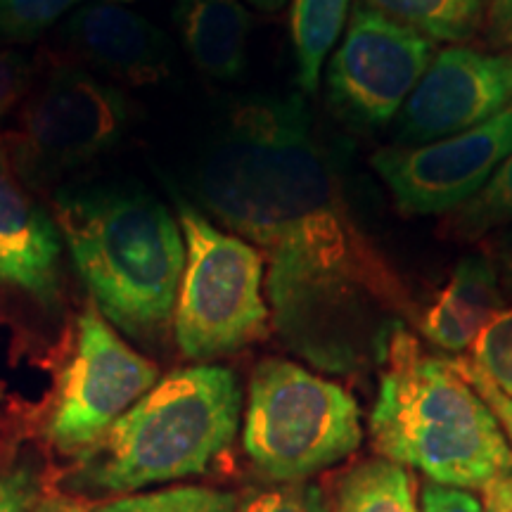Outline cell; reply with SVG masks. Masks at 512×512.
I'll return each instance as SVG.
<instances>
[{
	"mask_svg": "<svg viewBox=\"0 0 512 512\" xmlns=\"http://www.w3.org/2000/svg\"><path fill=\"white\" fill-rule=\"evenodd\" d=\"M41 494V482L31 467L0 472V512H31Z\"/></svg>",
	"mask_w": 512,
	"mask_h": 512,
	"instance_id": "25",
	"label": "cell"
},
{
	"mask_svg": "<svg viewBox=\"0 0 512 512\" xmlns=\"http://www.w3.org/2000/svg\"><path fill=\"white\" fill-rule=\"evenodd\" d=\"M53 216L102 316L145 347L162 344L174 328L185 266L178 219L131 183L60 188Z\"/></svg>",
	"mask_w": 512,
	"mask_h": 512,
	"instance_id": "3",
	"label": "cell"
},
{
	"mask_svg": "<svg viewBox=\"0 0 512 512\" xmlns=\"http://www.w3.org/2000/svg\"><path fill=\"white\" fill-rule=\"evenodd\" d=\"M245 451L271 484L306 482L361 446V411L347 389L283 358L249 380Z\"/></svg>",
	"mask_w": 512,
	"mask_h": 512,
	"instance_id": "5",
	"label": "cell"
},
{
	"mask_svg": "<svg viewBox=\"0 0 512 512\" xmlns=\"http://www.w3.org/2000/svg\"><path fill=\"white\" fill-rule=\"evenodd\" d=\"M512 223V155L470 200L448 211L439 235L453 242H479Z\"/></svg>",
	"mask_w": 512,
	"mask_h": 512,
	"instance_id": "19",
	"label": "cell"
},
{
	"mask_svg": "<svg viewBox=\"0 0 512 512\" xmlns=\"http://www.w3.org/2000/svg\"><path fill=\"white\" fill-rule=\"evenodd\" d=\"M505 309L501 278L486 254L463 256L446 285L422 311L418 325L430 342L460 354L475 344L486 325Z\"/></svg>",
	"mask_w": 512,
	"mask_h": 512,
	"instance_id": "14",
	"label": "cell"
},
{
	"mask_svg": "<svg viewBox=\"0 0 512 512\" xmlns=\"http://www.w3.org/2000/svg\"><path fill=\"white\" fill-rule=\"evenodd\" d=\"M422 512H484V505L470 491L427 482L422 486Z\"/></svg>",
	"mask_w": 512,
	"mask_h": 512,
	"instance_id": "27",
	"label": "cell"
},
{
	"mask_svg": "<svg viewBox=\"0 0 512 512\" xmlns=\"http://www.w3.org/2000/svg\"><path fill=\"white\" fill-rule=\"evenodd\" d=\"M512 155V102L494 119L427 145L384 147L370 164L411 216L448 214L470 200Z\"/></svg>",
	"mask_w": 512,
	"mask_h": 512,
	"instance_id": "10",
	"label": "cell"
},
{
	"mask_svg": "<svg viewBox=\"0 0 512 512\" xmlns=\"http://www.w3.org/2000/svg\"><path fill=\"white\" fill-rule=\"evenodd\" d=\"M240 411L233 370L214 363L176 370L79 453L69 484L83 494L128 496L202 475L233 444Z\"/></svg>",
	"mask_w": 512,
	"mask_h": 512,
	"instance_id": "4",
	"label": "cell"
},
{
	"mask_svg": "<svg viewBox=\"0 0 512 512\" xmlns=\"http://www.w3.org/2000/svg\"><path fill=\"white\" fill-rule=\"evenodd\" d=\"M484 512H494V510H491V508H486V510H484Z\"/></svg>",
	"mask_w": 512,
	"mask_h": 512,
	"instance_id": "32",
	"label": "cell"
},
{
	"mask_svg": "<svg viewBox=\"0 0 512 512\" xmlns=\"http://www.w3.org/2000/svg\"><path fill=\"white\" fill-rule=\"evenodd\" d=\"M31 83H34V67L29 57L17 50H0V119L19 100L27 98Z\"/></svg>",
	"mask_w": 512,
	"mask_h": 512,
	"instance_id": "24",
	"label": "cell"
},
{
	"mask_svg": "<svg viewBox=\"0 0 512 512\" xmlns=\"http://www.w3.org/2000/svg\"><path fill=\"white\" fill-rule=\"evenodd\" d=\"M238 512H330V505L320 486L292 482L254 491Z\"/></svg>",
	"mask_w": 512,
	"mask_h": 512,
	"instance_id": "23",
	"label": "cell"
},
{
	"mask_svg": "<svg viewBox=\"0 0 512 512\" xmlns=\"http://www.w3.org/2000/svg\"><path fill=\"white\" fill-rule=\"evenodd\" d=\"M370 434L382 458L437 484L484 491L486 508L512 512V448L501 422L451 358L422 354L403 328L382 356Z\"/></svg>",
	"mask_w": 512,
	"mask_h": 512,
	"instance_id": "2",
	"label": "cell"
},
{
	"mask_svg": "<svg viewBox=\"0 0 512 512\" xmlns=\"http://www.w3.org/2000/svg\"><path fill=\"white\" fill-rule=\"evenodd\" d=\"M240 3H247L252 5V8L261 10V12H268V15H275V12H280L285 8L287 0H240Z\"/></svg>",
	"mask_w": 512,
	"mask_h": 512,
	"instance_id": "31",
	"label": "cell"
},
{
	"mask_svg": "<svg viewBox=\"0 0 512 512\" xmlns=\"http://www.w3.org/2000/svg\"><path fill=\"white\" fill-rule=\"evenodd\" d=\"M330 512H418L411 475L394 460H366L339 482Z\"/></svg>",
	"mask_w": 512,
	"mask_h": 512,
	"instance_id": "17",
	"label": "cell"
},
{
	"mask_svg": "<svg viewBox=\"0 0 512 512\" xmlns=\"http://www.w3.org/2000/svg\"><path fill=\"white\" fill-rule=\"evenodd\" d=\"M451 361H453V366H456L458 373L465 377L467 384H470V387L475 389V392L486 401V406L491 408V413L496 415V420L501 422V427L508 432V437L512 439V399L510 396H505L501 389H498L496 384L475 366V361H472V358H451Z\"/></svg>",
	"mask_w": 512,
	"mask_h": 512,
	"instance_id": "26",
	"label": "cell"
},
{
	"mask_svg": "<svg viewBox=\"0 0 512 512\" xmlns=\"http://www.w3.org/2000/svg\"><path fill=\"white\" fill-rule=\"evenodd\" d=\"M79 3L83 0H3L0 3V38L29 41ZM119 3H131V0H119Z\"/></svg>",
	"mask_w": 512,
	"mask_h": 512,
	"instance_id": "22",
	"label": "cell"
},
{
	"mask_svg": "<svg viewBox=\"0 0 512 512\" xmlns=\"http://www.w3.org/2000/svg\"><path fill=\"white\" fill-rule=\"evenodd\" d=\"M128 100L74 62L55 60L5 133L12 166L31 190L46 188L112 152L128 128Z\"/></svg>",
	"mask_w": 512,
	"mask_h": 512,
	"instance_id": "7",
	"label": "cell"
},
{
	"mask_svg": "<svg viewBox=\"0 0 512 512\" xmlns=\"http://www.w3.org/2000/svg\"><path fill=\"white\" fill-rule=\"evenodd\" d=\"M62 249L53 211L19 178L0 138V292L48 313L60 309Z\"/></svg>",
	"mask_w": 512,
	"mask_h": 512,
	"instance_id": "12",
	"label": "cell"
},
{
	"mask_svg": "<svg viewBox=\"0 0 512 512\" xmlns=\"http://www.w3.org/2000/svg\"><path fill=\"white\" fill-rule=\"evenodd\" d=\"M351 0H292V43L297 57V83L302 93L318 91L325 57L342 36Z\"/></svg>",
	"mask_w": 512,
	"mask_h": 512,
	"instance_id": "16",
	"label": "cell"
},
{
	"mask_svg": "<svg viewBox=\"0 0 512 512\" xmlns=\"http://www.w3.org/2000/svg\"><path fill=\"white\" fill-rule=\"evenodd\" d=\"M95 512H238V498L211 486H174L114 498Z\"/></svg>",
	"mask_w": 512,
	"mask_h": 512,
	"instance_id": "20",
	"label": "cell"
},
{
	"mask_svg": "<svg viewBox=\"0 0 512 512\" xmlns=\"http://www.w3.org/2000/svg\"><path fill=\"white\" fill-rule=\"evenodd\" d=\"M434 55L432 38L358 0L351 5L342 46L325 69L330 105L358 128L389 124Z\"/></svg>",
	"mask_w": 512,
	"mask_h": 512,
	"instance_id": "9",
	"label": "cell"
},
{
	"mask_svg": "<svg viewBox=\"0 0 512 512\" xmlns=\"http://www.w3.org/2000/svg\"><path fill=\"white\" fill-rule=\"evenodd\" d=\"M512 102V55L439 50L396 119L401 145H427L494 119Z\"/></svg>",
	"mask_w": 512,
	"mask_h": 512,
	"instance_id": "11",
	"label": "cell"
},
{
	"mask_svg": "<svg viewBox=\"0 0 512 512\" xmlns=\"http://www.w3.org/2000/svg\"><path fill=\"white\" fill-rule=\"evenodd\" d=\"M174 22L190 60L219 81L238 79L247 64L252 15L240 0H178Z\"/></svg>",
	"mask_w": 512,
	"mask_h": 512,
	"instance_id": "15",
	"label": "cell"
},
{
	"mask_svg": "<svg viewBox=\"0 0 512 512\" xmlns=\"http://www.w3.org/2000/svg\"><path fill=\"white\" fill-rule=\"evenodd\" d=\"M486 256H489L491 264L496 266L498 278L503 275L505 283L512 287V226L505 228L496 238V242H491Z\"/></svg>",
	"mask_w": 512,
	"mask_h": 512,
	"instance_id": "28",
	"label": "cell"
},
{
	"mask_svg": "<svg viewBox=\"0 0 512 512\" xmlns=\"http://www.w3.org/2000/svg\"><path fill=\"white\" fill-rule=\"evenodd\" d=\"M195 200L264 254L273 325L328 373L380 358L413 318L411 292L356 221L302 95L252 98L228 112L195 159Z\"/></svg>",
	"mask_w": 512,
	"mask_h": 512,
	"instance_id": "1",
	"label": "cell"
},
{
	"mask_svg": "<svg viewBox=\"0 0 512 512\" xmlns=\"http://www.w3.org/2000/svg\"><path fill=\"white\" fill-rule=\"evenodd\" d=\"M432 41L463 43L482 29L489 0H366Z\"/></svg>",
	"mask_w": 512,
	"mask_h": 512,
	"instance_id": "18",
	"label": "cell"
},
{
	"mask_svg": "<svg viewBox=\"0 0 512 512\" xmlns=\"http://www.w3.org/2000/svg\"><path fill=\"white\" fill-rule=\"evenodd\" d=\"M0 3H3V0H0Z\"/></svg>",
	"mask_w": 512,
	"mask_h": 512,
	"instance_id": "33",
	"label": "cell"
},
{
	"mask_svg": "<svg viewBox=\"0 0 512 512\" xmlns=\"http://www.w3.org/2000/svg\"><path fill=\"white\" fill-rule=\"evenodd\" d=\"M159 382V370L140 356L93 302L76 318L74 351L55 389L46 434L57 451L76 453L131 411Z\"/></svg>",
	"mask_w": 512,
	"mask_h": 512,
	"instance_id": "8",
	"label": "cell"
},
{
	"mask_svg": "<svg viewBox=\"0 0 512 512\" xmlns=\"http://www.w3.org/2000/svg\"><path fill=\"white\" fill-rule=\"evenodd\" d=\"M489 19L491 31L496 38H510L512 36V0H489Z\"/></svg>",
	"mask_w": 512,
	"mask_h": 512,
	"instance_id": "29",
	"label": "cell"
},
{
	"mask_svg": "<svg viewBox=\"0 0 512 512\" xmlns=\"http://www.w3.org/2000/svg\"><path fill=\"white\" fill-rule=\"evenodd\" d=\"M185 266L174 309V337L185 358L209 363L259 342L268 332L264 254L178 200Z\"/></svg>",
	"mask_w": 512,
	"mask_h": 512,
	"instance_id": "6",
	"label": "cell"
},
{
	"mask_svg": "<svg viewBox=\"0 0 512 512\" xmlns=\"http://www.w3.org/2000/svg\"><path fill=\"white\" fill-rule=\"evenodd\" d=\"M31 512H88L83 503L69 496H46L36 503V508Z\"/></svg>",
	"mask_w": 512,
	"mask_h": 512,
	"instance_id": "30",
	"label": "cell"
},
{
	"mask_svg": "<svg viewBox=\"0 0 512 512\" xmlns=\"http://www.w3.org/2000/svg\"><path fill=\"white\" fill-rule=\"evenodd\" d=\"M62 34L79 60L117 81L147 86L169 74L171 43L164 31L114 0L81 5Z\"/></svg>",
	"mask_w": 512,
	"mask_h": 512,
	"instance_id": "13",
	"label": "cell"
},
{
	"mask_svg": "<svg viewBox=\"0 0 512 512\" xmlns=\"http://www.w3.org/2000/svg\"><path fill=\"white\" fill-rule=\"evenodd\" d=\"M472 361L512 399V309H503L470 347Z\"/></svg>",
	"mask_w": 512,
	"mask_h": 512,
	"instance_id": "21",
	"label": "cell"
}]
</instances>
